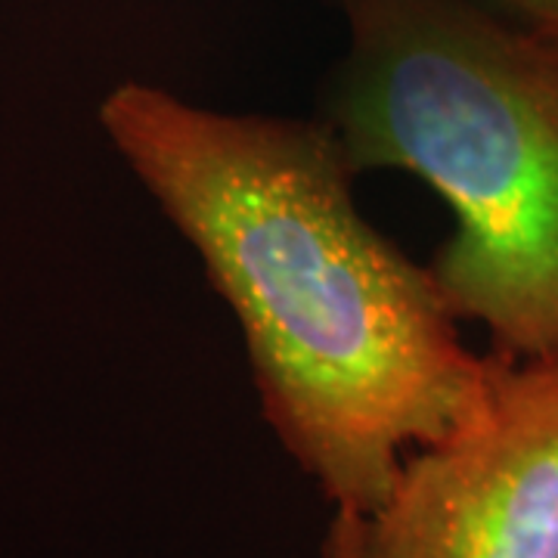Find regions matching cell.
Wrapping results in <instances>:
<instances>
[{"instance_id": "277c9868", "label": "cell", "mask_w": 558, "mask_h": 558, "mask_svg": "<svg viewBox=\"0 0 558 558\" xmlns=\"http://www.w3.org/2000/svg\"><path fill=\"white\" fill-rule=\"evenodd\" d=\"M490 10L558 50V0H490Z\"/></svg>"}, {"instance_id": "5b68a950", "label": "cell", "mask_w": 558, "mask_h": 558, "mask_svg": "<svg viewBox=\"0 0 558 558\" xmlns=\"http://www.w3.org/2000/svg\"><path fill=\"white\" fill-rule=\"evenodd\" d=\"M360 521L363 515L354 509H336L319 546V558H357Z\"/></svg>"}, {"instance_id": "3957f363", "label": "cell", "mask_w": 558, "mask_h": 558, "mask_svg": "<svg viewBox=\"0 0 558 558\" xmlns=\"http://www.w3.org/2000/svg\"><path fill=\"white\" fill-rule=\"evenodd\" d=\"M357 558H558V360L499 354L487 403L363 515Z\"/></svg>"}, {"instance_id": "7a4b0ae2", "label": "cell", "mask_w": 558, "mask_h": 558, "mask_svg": "<svg viewBox=\"0 0 558 558\" xmlns=\"http://www.w3.org/2000/svg\"><path fill=\"white\" fill-rule=\"evenodd\" d=\"M348 57L326 124L351 171L438 190L457 233L428 264L494 351L558 360V50L478 0H339Z\"/></svg>"}, {"instance_id": "6da1fadb", "label": "cell", "mask_w": 558, "mask_h": 558, "mask_svg": "<svg viewBox=\"0 0 558 558\" xmlns=\"http://www.w3.org/2000/svg\"><path fill=\"white\" fill-rule=\"evenodd\" d=\"M100 121L199 252L267 425L336 509H379L403 459L487 403L499 354L475 357L432 270L360 215L326 121L215 112L140 81Z\"/></svg>"}]
</instances>
